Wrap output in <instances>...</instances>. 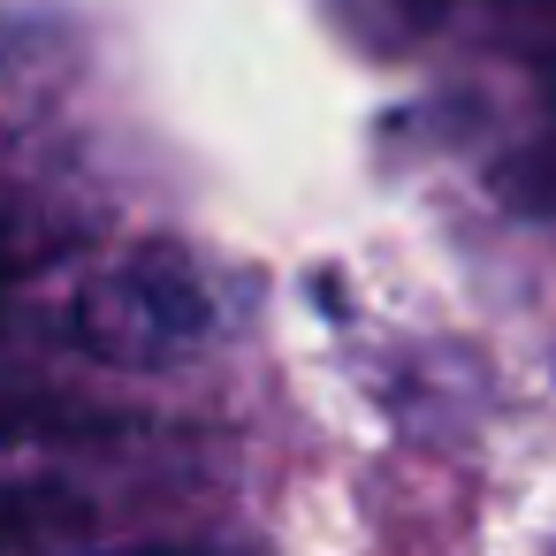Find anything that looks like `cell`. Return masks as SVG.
Here are the masks:
<instances>
[{
    "instance_id": "obj_1",
    "label": "cell",
    "mask_w": 556,
    "mask_h": 556,
    "mask_svg": "<svg viewBox=\"0 0 556 556\" xmlns=\"http://www.w3.org/2000/svg\"><path fill=\"white\" fill-rule=\"evenodd\" d=\"M70 336L100 366H184L222 336V290L184 244H138L85 282Z\"/></svg>"
},
{
    "instance_id": "obj_2",
    "label": "cell",
    "mask_w": 556,
    "mask_h": 556,
    "mask_svg": "<svg viewBox=\"0 0 556 556\" xmlns=\"http://www.w3.org/2000/svg\"><path fill=\"white\" fill-rule=\"evenodd\" d=\"M92 503L62 480H0V556H31L54 541H85Z\"/></svg>"
},
{
    "instance_id": "obj_3",
    "label": "cell",
    "mask_w": 556,
    "mask_h": 556,
    "mask_svg": "<svg viewBox=\"0 0 556 556\" xmlns=\"http://www.w3.org/2000/svg\"><path fill=\"white\" fill-rule=\"evenodd\" d=\"M328 16L358 54H412L442 31L450 0H328Z\"/></svg>"
},
{
    "instance_id": "obj_4",
    "label": "cell",
    "mask_w": 556,
    "mask_h": 556,
    "mask_svg": "<svg viewBox=\"0 0 556 556\" xmlns=\"http://www.w3.org/2000/svg\"><path fill=\"white\" fill-rule=\"evenodd\" d=\"M70 556H214V548H191V541H146V548H70Z\"/></svg>"
},
{
    "instance_id": "obj_5",
    "label": "cell",
    "mask_w": 556,
    "mask_h": 556,
    "mask_svg": "<svg viewBox=\"0 0 556 556\" xmlns=\"http://www.w3.org/2000/svg\"><path fill=\"white\" fill-rule=\"evenodd\" d=\"M9 298H16V260L0 252V313H9Z\"/></svg>"
}]
</instances>
